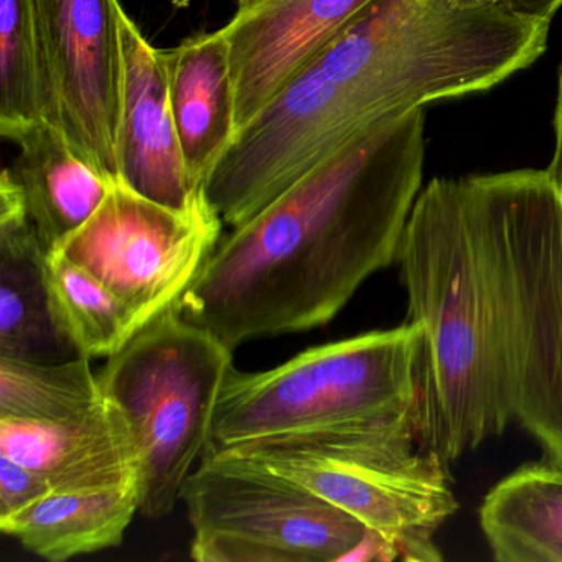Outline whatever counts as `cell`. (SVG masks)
Wrapping results in <instances>:
<instances>
[{"label":"cell","instance_id":"cell-25","mask_svg":"<svg viewBox=\"0 0 562 562\" xmlns=\"http://www.w3.org/2000/svg\"><path fill=\"white\" fill-rule=\"evenodd\" d=\"M450 2L459 8H482V5L499 4L503 0H450Z\"/></svg>","mask_w":562,"mask_h":562},{"label":"cell","instance_id":"cell-16","mask_svg":"<svg viewBox=\"0 0 562 562\" xmlns=\"http://www.w3.org/2000/svg\"><path fill=\"white\" fill-rule=\"evenodd\" d=\"M19 156L9 167L47 251L57 249L98 212L116 183L71 146L60 127L37 123L9 137Z\"/></svg>","mask_w":562,"mask_h":562},{"label":"cell","instance_id":"cell-2","mask_svg":"<svg viewBox=\"0 0 562 562\" xmlns=\"http://www.w3.org/2000/svg\"><path fill=\"white\" fill-rule=\"evenodd\" d=\"M424 108L371 124L222 236L177 308L226 347L330 322L394 265L423 183Z\"/></svg>","mask_w":562,"mask_h":562},{"label":"cell","instance_id":"cell-21","mask_svg":"<svg viewBox=\"0 0 562 562\" xmlns=\"http://www.w3.org/2000/svg\"><path fill=\"white\" fill-rule=\"evenodd\" d=\"M103 401L91 360L75 355L60 361L0 357V419L61 423Z\"/></svg>","mask_w":562,"mask_h":562},{"label":"cell","instance_id":"cell-9","mask_svg":"<svg viewBox=\"0 0 562 562\" xmlns=\"http://www.w3.org/2000/svg\"><path fill=\"white\" fill-rule=\"evenodd\" d=\"M223 226L203 190L189 209L173 210L116 183L98 212L55 251L106 285L130 312L137 334L179 305L215 251Z\"/></svg>","mask_w":562,"mask_h":562},{"label":"cell","instance_id":"cell-26","mask_svg":"<svg viewBox=\"0 0 562 562\" xmlns=\"http://www.w3.org/2000/svg\"><path fill=\"white\" fill-rule=\"evenodd\" d=\"M239 4H241V2H246V0H238Z\"/></svg>","mask_w":562,"mask_h":562},{"label":"cell","instance_id":"cell-3","mask_svg":"<svg viewBox=\"0 0 562 562\" xmlns=\"http://www.w3.org/2000/svg\"><path fill=\"white\" fill-rule=\"evenodd\" d=\"M396 262L407 322L423 331L419 447L450 463L515 420L473 176L419 193Z\"/></svg>","mask_w":562,"mask_h":562},{"label":"cell","instance_id":"cell-12","mask_svg":"<svg viewBox=\"0 0 562 562\" xmlns=\"http://www.w3.org/2000/svg\"><path fill=\"white\" fill-rule=\"evenodd\" d=\"M124 81L117 131L120 183L173 210L189 209L203 189L187 172L170 104L164 50L123 11Z\"/></svg>","mask_w":562,"mask_h":562},{"label":"cell","instance_id":"cell-15","mask_svg":"<svg viewBox=\"0 0 562 562\" xmlns=\"http://www.w3.org/2000/svg\"><path fill=\"white\" fill-rule=\"evenodd\" d=\"M164 58L187 172L203 189L238 133L229 45L222 31L200 34L164 50Z\"/></svg>","mask_w":562,"mask_h":562},{"label":"cell","instance_id":"cell-5","mask_svg":"<svg viewBox=\"0 0 562 562\" xmlns=\"http://www.w3.org/2000/svg\"><path fill=\"white\" fill-rule=\"evenodd\" d=\"M420 347L423 331L406 321L308 348L272 370H233L206 446L328 427L419 430Z\"/></svg>","mask_w":562,"mask_h":562},{"label":"cell","instance_id":"cell-20","mask_svg":"<svg viewBox=\"0 0 562 562\" xmlns=\"http://www.w3.org/2000/svg\"><path fill=\"white\" fill-rule=\"evenodd\" d=\"M44 278L52 321L75 355L110 358L136 335L123 302L60 251L47 252Z\"/></svg>","mask_w":562,"mask_h":562},{"label":"cell","instance_id":"cell-4","mask_svg":"<svg viewBox=\"0 0 562 562\" xmlns=\"http://www.w3.org/2000/svg\"><path fill=\"white\" fill-rule=\"evenodd\" d=\"M516 423L562 457V202L546 170L473 176Z\"/></svg>","mask_w":562,"mask_h":562},{"label":"cell","instance_id":"cell-7","mask_svg":"<svg viewBox=\"0 0 562 562\" xmlns=\"http://www.w3.org/2000/svg\"><path fill=\"white\" fill-rule=\"evenodd\" d=\"M233 350L173 307L140 328L98 373L137 453L140 512L164 518L210 440Z\"/></svg>","mask_w":562,"mask_h":562},{"label":"cell","instance_id":"cell-10","mask_svg":"<svg viewBox=\"0 0 562 562\" xmlns=\"http://www.w3.org/2000/svg\"><path fill=\"white\" fill-rule=\"evenodd\" d=\"M35 8L57 85L61 131L81 157L120 183L123 5L120 0H35Z\"/></svg>","mask_w":562,"mask_h":562},{"label":"cell","instance_id":"cell-6","mask_svg":"<svg viewBox=\"0 0 562 562\" xmlns=\"http://www.w3.org/2000/svg\"><path fill=\"white\" fill-rule=\"evenodd\" d=\"M203 452L265 467L314 492L383 538L396 559L442 561L437 531L456 515L449 463L419 447V430L328 429L281 434Z\"/></svg>","mask_w":562,"mask_h":562},{"label":"cell","instance_id":"cell-17","mask_svg":"<svg viewBox=\"0 0 562 562\" xmlns=\"http://www.w3.org/2000/svg\"><path fill=\"white\" fill-rule=\"evenodd\" d=\"M140 512L139 480L97 488L52 490L0 529L29 552L50 562L116 548Z\"/></svg>","mask_w":562,"mask_h":562},{"label":"cell","instance_id":"cell-13","mask_svg":"<svg viewBox=\"0 0 562 562\" xmlns=\"http://www.w3.org/2000/svg\"><path fill=\"white\" fill-rule=\"evenodd\" d=\"M0 456L44 475L54 490L97 488L137 479V453L121 411L103 394L61 423L0 419Z\"/></svg>","mask_w":562,"mask_h":562},{"label":"cell","instance_id":"cell-19","mask_svg":"<svg viewBox=\"0 0 562 562\" xmlns=\"http://www.w3.org/2000/svg\"><path fill=\"white\" fill-rule=\"evenodd\" d=\"M50 123L61 130L60 100L35 0H0V134Z\"/></svg>","mask_w":562,"mask_h":562},{"label":"cell","instance_id":"cell-18","mask_svg":"<svg viewBox=\"0 0 562 562\" xmlns=\"http://www.w3.org/2000/svg\"><path fill=\"white\" fill-rule=\"evenodd\" d=\"M480 526L498 562H562V457L499 480L480 506Z\"/></svg>","mask_w":562,"mask_h":562},{"label":"cell","instance_id":"cell-8","mask_svg":"<svg viewBox=\"0 0 562 562\" xmlns=\"http://www.w3.org/2000/svg\"><path fill=\"white\" fill-rule=\"evenodd\" d=\"M196 562L348 561L363 522L265 467L203 452L183 483Z\"/></svg>","mask_w":562,"mask_h":562},{"label":"cell","instance_id":"cell-1","mask_svg":"<svg viewBox=\"0 0 562 562\" xmlns=\"http://www.w3.org/2000/svg\"><path fill=\"white\" fill-rule=\"evenodd\" d=\"M546 19L505 2L374 0L236 134L203 193L238 228L378 121L490 90L548 47Z\"/></svg>","mask_w":562,"mask_h":562},{"label":"cell","instance_id":"cell-24","mask_svg":"<svg viewBox=\"0 0 562 562\" xmlns=\"http://www.w3.org/2000/svg\"><path fill=\"white\" fill-rule=\"evenodd\" d=\"M516 14L531 19L551 21L552 15L562 8V0H503Z\"/></svg>","mask_w":562,"mask_h":562},{"label":"cell","instance_id":"cell-11","mask_svg":"<svg viewBox=\"0 0 562 562\" xmlns=\"http://www.w3.org/2000/svg\"><path fill=\"white\" fill-rule=\"evenodd\" d=\"M374 0H246L220 29L229 45L238 133ZM236 133V134H238Z\"/></svg>","mask_w":562,"mask_h":562},{"label":"cell","instance_id":"cell-22","mask_svg":"<svg viewBox=\"0 0 562 562\" xmlns=\"http://www.w3.org/2000/svg\"><path fill=\"white\" fill-rule=\"evenodd\" d=\"M48 480L24 463L0 456V519L15 515L52 492Z\"/></svg>","mask_w":562,"mask_h":562},{"label":"cell","instance_id":"cell-14","mask_svg":"<svg viewBox=\"0 0 562 562\" xmlns=\"http://www.w3.org/2000/svg\"><path fill=\"white\" fill-rule=\"evenodd\" d=\"M47 249L29 215L24 193L11 169L0 179V357L67 360L74 348L58 334L45 289Z\"/></svg>","mask_w":562,"mask_h":562},{"label":"cell","instance_id":"cell-23","mask_svg":"<svg viewBox=\"0 0 562 562\" xmlns=\"http://www.w3.org/2000/svg\"><path fill=\"white\" fill-rule=\"evenodd\" d=\"M552 127H554V154H552L551 164H549L546 172H548L549 179H551L552 186H554L555 192H558L562 202V64L559 67L558 97H555Z\"/></svg>","mask_w":562,"mask_h":562}]
</instances>
